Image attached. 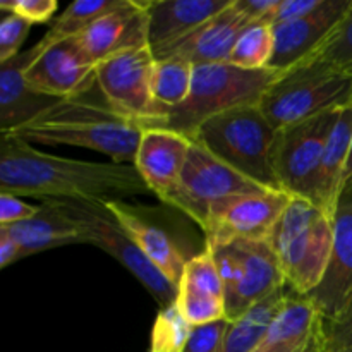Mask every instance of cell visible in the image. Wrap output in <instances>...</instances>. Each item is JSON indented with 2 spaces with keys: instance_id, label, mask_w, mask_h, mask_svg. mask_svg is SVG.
Masks as SVG:
<instances>
[{
  "instance_id": "obj_19",
  "label": "cell",
  "mask_w": 352,
  "mask_h": 352,
  "mask_svg": "<svg viewBox=\"0 0 352 352\" xmlns=\"http://www.w3.org/2000/svg\"><path fill=\"white\" fill-rule=\"evenodd\" d=\"M78 40L95 65L120 52L150 47L146 2L124 0L117 9L95 21Z\"/></svg>"
},
{
  "instance_id": "obj_34",
  "label": "cell",
  "mask_w": 352,
  "mask_h": 352,
  "mask_svg": "<svg viewBox=\"0 0 352 352\" xmlns=\"http://www.w3.org/2000/svg\"><path fill=\"white\" fill-rule=\"evenodd\" d=\"M33 24L17 14H6L0 21V64L21 54L24 40Z\"/></svg>"
},
{
  "instance_id": "obj_20",
  "label": "cell",
  "mask_w": 352,
  "mask_h": 352,
  "mask_svg": "<svg viewBox=\"0 0 352 352\" xmlns=\"http://www.w3.org/2000/svg\"><path fill=\"white\" fill-rule=\"evenodd\" d=\"M41 45H33L10 60L0 64V131L10 133L43 116L60 100L50 98L31 89L24 71L41 54Z\"/></svg>"
},
{
  "instance_id": "obj_40",
  "label": "cell",
  "mask_w": 352,
  "mask_h": 352,
  "mask_svg": "<svg viewBox=\"0 0 352 352\" xmlns=\"http://www.w3.org/2000/svg\"><path fill=\"white\" fill-rule=\"evenodd\" d=\"M19 260H23L21 246L6 227H0V268L10 267Z\"/></svg>"
},
{
  "instance_id": "obj_23",
  "label": "cell",
  "mask_w": 352,
  "mask_h": 352,
  "mask_svg": "<svg viewBox=\"0 0 352 352\" xmlns=\"http://www.w3.org/2000/svg\"><path fill=\"white\" fill-rule=\"evenodd\" d=\"M0 227H6L10 236L17 241L23 251V258L69 244H88L81 229L48 201L41 203L33 219Z\"/></svg>"
},
{
  "instance_id": "obj_37",
  "label": "cell",
  "mask_w": 352,
  "mask_h": 352,
  "mask_svg": "<svg viewBox=\"0 0 352 352\" xmlns=\"http://www.w3.org/2000/svg\"><path fill=\"white\" fill-rule=\"evenodd\" d=\"M38 210L40 206L30 205L23 201L19 196L0 192V226H14V223L33 219Z\"/></svg>"
},
{
  "instance_id": "obj_12",
  "label": "cell",
  "mask_w": 352,
  "mask_h": 352,
  "mask_svg": "<svg viewBox=\"0 0 352 352\" xmlns=\"http://www.w3.org/2000/svg\"><path fill=\"white\" fill-rule=\"evenodd\" d=\"M41 54L24 71L31 89L50 98L72 100L81 98L82 93L93 88L96 65L78 38H67L48 47L41 45Z\"/></svg>"
},
{
  "instance_id": "obj_21",
  "label": "cell",
  "mask_w": 352,
  "mask_h": 352,
  "mask_svg": "<svg viewBox=\"0 0 352 352\" xmlns=\"http://www.w3.org/2000/svg\"><path fill=\"white\" fill-rule=\"evenodd\" d=\"M322 323L315 302L289 287L284 308L253 352H320Z\"/></svg>"
},
{
  "instance_id": "obj_28",
  "label": "cell",
  "mask_w": 352,
  "mask_h": 352,
  "mask_svg": "<svg viewBox=\"0 0 352 352\" xmlns=\"http://www.w3.org/2000/svg\"><path fill=\"white\" fill-rule=\"evenodd\" d=\"M274 52V26L268 23H251L237 38L229 62L250 71H261L270 67Z\"/></svg>"
},
{
  "instance_id": "obj_31",
  "label": "cell",
  "mask_w": 352,
  "mask_h": 352,
  "mask_svg": "<svg viewBox=\"0 0 352 352\" xmlns=\"http://www.w3.org/2000/svg\"><path fill=\"white\" fill-rule=\"evenodd\" d=\"M179 285H186V287H191L195 291L205 292V294L219 298L226 302L222 277H220L215 260H213L212 253L206 246L201 253L189 258Z\"/></svg>"
},
{
  "instance_id": "obj_26",
  "label": "cell",
  "mask_w": 352,
  "mask_h": 352,
  "mask_svg": "<svg viewBox=\"0 0 352 352\" xmlns=\"http://www.w3.org/2000/svg\"><path fill=\"white\" fill-rule=\"evenodd\" d=\"M192 74L195 65L186 58H155L153 96L164 112V117L167 110L182 105L188 100L192 86Z\"/></svg>"
},
{
  "instance_id": "obj_7",
  "label": "cell",
  "mask_w": 352,
  "mask_h": 352,
  "mask_svg": "<svg viewBox=\"0 0 352 352\" xmlns=\"http://www.w3.org/2000/svg\"><path fill=\"white\" fill-rule=\"evenodd\" d=\"M48 203L57 206L81 229L88 244L103 250L107 254L116 258L124 268H127L150 292L151 298L157 301L158 308L164 309L175 305L177 287L170 284L146 260V256L129 239V236L124 232L122 227L117 223V220L103 203L74 201V199H50Z\"/></svg>"
},
{
  "instance_id": "obj_36",
  "label": "cell",
  "mask_w": 352,
  "mask_h": 352,
  "mask_svg": "<svg viewBox=\"0 0 352 352\" xmlns=\"http://www.w3.org/2000/svg\"><path fill=\"white\" fill-rule=\"evenodd\" d=\"M0 9L6 14H17L31 24L47 23L57 10L55 0H2Z\"/></svg>"
},
{
  "instance_id": "obj_38",
  "label": "cell",
  "mask_w": 352,
  "mask_h": 352,
  "mask_svg": "<svg viewBox=\"0 0 352 352\" xmlns=\"http://www.w3.org/2000/svg\"><path fill=\"white\" fill-rule=\"evenodd\" d=\"M323 2L325 0H280L275 12L272 14L270 24L274 26V24L301 19L316 12L323 6Z\"/></svg>"
},
{
  "instance_id": "obj_1",
  "label": "cell",
  "mask_w": 352,
  "mask_h": 352,
  "mask_svg": "<svg viewBox=\"0 0 352 352\" xmlns=\"http://www.w3.org/2000/svg\"><path fill=\"white\" fill-rule=\"evenodd\" d=\"M0 192L95 203L151 195L134 165L48 155L9 133L0 143Z\"/></svg>"
},
{
  "instance_id": "obj_32",
  "label": "cell",
  "mask_w": 352,
  "mask_h": 352,
  "mask_svg": "<svg viewBox=\"0 0 352 352\" xmlns=\"http://www.w3.org/2000/svg\"><path fill=\"white\" fill-rule=\"evenodd\" d=\"M313 57V55H311ZM315 57L352 78V6L325 43L318 48Z\"/></svg>"
},
{
  "instance_id": "obj_22",
  "label": "cell",
  "mask_w": 352,
  "mask_h": 352,
  "mask_svg": "<svg viewBox=\"0 0 352 352\" xmlns=\"http://www.w3.org/2000/svg\"><path fill=\"white\" fill-rule=\"evenodd\" d=\"M230 2L232 0H148V45L155 50L186 36Z\"/></svg>"
},
{
  "instance_id": "obj_39",
  "label": "cell",
  "mask_w": 352,
  "mask_h": 352,
  "mask_svg": "<svg viewBox=\"0 0 352 352\" xmlns=\"http://www.w3.org/2000/svg\"><path fill=\"white\" fill-rule=\"evenodd\" d=\"M280 0H234V6L248 19V23H268Z\"/></svg>"
},
{
  "instance_id": "obj_17",
  "label": "cell",
  "mask_w": 352,
  "mask_h": 352,
  "mask_svg": "<svg viewBox=\"0 0 352 352\" xmlns=\"http://www.w3.org/2000/svg\"><path fill=\"white\" fill-rule=\"evenodd\" d=\"M239 250L243 272L236 289L226 298V318L234 322L248 309L267 299L285 284L277 254L268 241H234Z\"/></svg>"
},
{
  "instance_id": "obj_5",
  "label": "cell",
  "mask_w": 352,
  "mask_h": 352,
  "mask_svg": "<svg viewBox=\"0 0 352 352\" xmlns=\"http://www.w3.org/2000/svg\"><path fill=\"white\" fill-rule=\"evenodd\" d=\"M278 74L280 71L270 67L250 71L230 62L195 65L188 100L167 110L158 127L175 131L191 140L195 131L210 117L237 107L260 105L265 91Z\"/></svg>"
},
{
  "instance_id": "obj_14",
  "label": "cell",
  "mask_w": 352,
  "mask_h": 352,
  "mask_svg": "<svg viewBox=\"0 0 352 352\" xmlns=\"http://www.w3.org/2000/svg\"><path fill=\"white\" fill-rule=\"evenodd\" d=\"M248 24V19L234 6L232 0L230 6L210 17L206 23L199 24L186 36L155 48L153 55L155 58H186L192 65L229 62L234 45Z\"/></svg>"
},
{
  "instance_id": "obj_27",
  "label": "cell",
  "mask_w": 352,
  "mask_h": 352,
  "mask_svg": "<svg viewBox=\"0 0 352 352\" xmlns=\"http://www.w3.org/2000/svg\"><path fill=\"white\" fill-rule=\"evenodd\" d=\"M124 0H78L72 2L64 12L55 17L47 33L41 36L40 43L43 47L54 45L67 38H78L85 33L95 21L122 3Z\"/></svg>"
},
{
  "instance_id": "obj_3",
  "label": "cell",
  "mask_w": 352,
  "mask_h": 352,
  "mask_svg": "<svg viewBox=\"0 0 352 352\" xmlns=\"http://www.w3.org/2000/svg\"><path fill=\"white\" fill-rule=\"evenodd\" d=\"M285 284L309 296L325 277L333 243V219L309 199L291 196L268 236Z\"/></svg>"
},
{
  "instance_id": "obj_30",
  "label": "cell",
  "mask_w": 352,
  "mask_h": 352,
  "mask_svg": "<svg viewBox=\"0 0 352 352\" xmlns=\"http://www.w3.org/2000/svg\"><path fill=\"white\" fill-rule=\"evenodd\" d=\"M177 305L179 311L192 327L206 325V323L219 322L226 318V302L219 298L195 291L186 285L177 287Z\"/></svg>"
},
{
  "instance_id": "obj_2",
  "label": "cell",
  "mask_w": 352,
  "mask_h": 352,
  "mask_svg": "<svg viewBox=\"0 0 352 352\" xmlns=\"http://www.w3.org/2000/svg\"><path fill=\"white\" fill-rule=\"evenodd\" d=\"M28 144L88 148L116 164L134 165L143 127L117 116L109 107L82 98L60 100L38 119L10 131Z\"/></svg>"
},
{
  "instance_id": "obj_25",
  "label": "cell",
  "mask_w": 352,
  "mask_h": 352,
  "mask_svg": "<svg viewBox=\"0 0 352 352\" xmlns=\"http://www.w3.org/2000/svg\"><path fill=\"white\" fill-rule=\"evenodd\" d=\"M289 285H284L267 299L248 309L243 316L229 323L222 352H253L267 333L275 316L284 308Z\"/></svg>"
},
{
  "instance_id": "obj_10",
  "label": "cell",
  "mask_w": 352,
  "mask_h": 352,
  "mask_svg": "<svg viewBox=\"0 0 352 352\" xmlns=\"http://www.w3.org/2000/svg\"><path fill=\"white\" fill-rule=\"evenodd\" d=\"M260 191H265V188L223 164L201 144L191 141L181 179L165 203L186 213L203 230L215 203L230 196Z\"/></svg>"
},
{
  "instance_id": "obj_41",
  "label": "cell",
  "mask_w": 352,
  "mask_h": 352,
  "mask_svg": "<svg viewBox=\"0 0 352 352\" xmlns=\"http://www.w3.org/2000/svg\"><path fill=\"white\" fill-rule=\"evenodd\" d=\"M344 192H352V146H351V155H349V164H347L346 170V179H344Z\"/></svg>"
},
{
  "instance_id": "obj_11",
  "label": "cell",
  "mask_w": 352,
  "mask_h": 352,
  "mask_svg": "<svg viewBox=\"0 0 352 352\" xmlns=\"http://www.w3.org/2000/svg\"><path fill=\"white\" fill-rule=\"evenodd\" d=\"M289 201L291 195L287 192L265 189L215 203L203 229L206 246L234 241H267Z\"/></svg>"
},
{
  "instance_id": "obj_8",
  "label": "cell",
  "mask_w": 352,
  "mask_h": 352,
  "mask_svg": "<svg viewBox=\"0 0 352 352\" xmlns=\"http://www.w3.org/2000/svg\"><path fill=\"white\" fill-rule=\"evenodd\" d=\"M153 67L151 47L120 52L95 67L96 85L107 107L143 129L157 127L164 119L153 96Z\"/></svg>"
},
{
  "instance_id": "obj_33",
  "label": "cell",
  "mask_w": 352,
  "mask_h": 352,
  "mask_svg": "<svg viewBox=\"0 0 352 352\" xmlns=\"http://www.w3.org/2000/svg\"><path fill=\"white\" fill-rule=\"evenodd\" d=\"M320 352H352V299L332 318L323 316Z\"/></svg>"
},
{
  "instance_id": "obj_24",
  "label": "cell",
  "mask_w": 352,
  "mask_h": 352,
  "mask_svg": "<svg viewBox=\"0 0 352 352\" xmlns=\"http://www.w3.org/2000/svg\"><path fill=\"white\" fill-rule=\"evenodd\" d=\"M352 146V105L339 110L333 129L327 140L320 164L318 186L315 205L333 219L339 199L344 191L347 164Z\"/></svg>"
},
{
  "instance_id": "obj_6",
  "label": "cell",
  "mask_w": 352,
  "mask_h": 352,
  "mask_svg": "<svg viewBox=\"0 0 352 352\" xmlns=\"http://www.w3.org/2000/svg\"><path fill=\"white\" fill-rule=\"evenodd\" d=\"M352 105V78L318 57L282 71L260 102L275 129Z\"/></svg>"
},
{
  "instance_id": "obj_18",
  "label": "cell",
  "mask_w": 352,
  "mask_h": 352,
  "mask_svg": "<svg viewBox=\"0 0 352 352\" xmlns=\"http://www.w3.org/2000/svg\"><path fill=\"white\" fill-rule=\"evenodd\" d=\"M191 140L181 133L162 127L143 129L134 167L162 201L170 196L181 179Z\"/></svg>"
},
{
  "instance_id": "obj_15",
  "label": "cell",
  "mask_w": 352,
  "mask_h": 352,
  "mask_svg": "<svg viewBox=\"0 0 352 352\" xmlns=\"http://www.w3.org/2000/svg\"><path fill=\"white\" fill-rule=\"evenodd\" d=\"M325 318L352 299V192H344L333 213V243L322 284L308 296Z\"/></svg>"
},
{
  "instance_id": "obj_13",
  "label": "cell",
  "mask_w": 352,
  "mask_h": 352,
  "mask_svg": "<svg viewBox=\"0 0 352 352\" xmlns=\"http://www.w3.org/2000/svg\"><path fill=\"white\" fill-rule=\"evenodd\" d=\"M352 6V0H325L316 12L274 24L275 52L270 69L287 71L318 52Z\"/></svg>"
},
{
  "instance_id": "obj_29",
  "label": "cell",
  "mask_w": 352,
  "mask_h": 352,
  "mask_svg": "<svg viewBox=\"0 0 352 352\" xmlns=\"http://www.w3.org/2000/svg\"><path fill=\"white\" fill-rule=\"evenodd\" d=\"M192 325L182 316L177 305L158 311L150 336L148 352H184Z\"/></svg>"
},
{
  "instance_id": "obj_35",
  "label": "cell",
  "mask_w": 352,
  "mask_h": 352,
  "mask_svg": "<svg viewBox=\"0 0 352 352\" xmlns=\"http://www.w3.org/2000/svg\"><path fill=\"white\" fill-rule=\"evenodd\" d=\"M229 323V320L223 318L206 325L192 327L184 352H222Z\"/></svg>"
},
{
  "instance_id": "obj_9",
  "label": "cell",
  "mask_w": 352,
  "mask_h": 352,
  "mask_svg": "<svg viewBox=\"0 0 352 352\" xmlns=\"http://www.w3.org/2000/svg\"><path fill=\"white\" fill-rule=\"evenodd\" d=\"M339 110L277 129L272 164L282 191L315 203L320 164Z\"/></svg>"
},
{
  "instance_id": "obj_4",
  "label": "cell",
  "mask_w": 352,
  "mask_h": 352,
  "mask_svg": "<svg viewBox=\"0 0 352 352\" xmlns=\"http://www.w3.org/2000/svg\"><path fill=\"white\" fill-rule=\"evenodd\" d=\"M275 133L260 105H251L210 117L195 131L191 141L261 188L282 191L272 164Z\"/></svg>"
},
{
  "instance_id": "obj_16",
  "label": "cell",
  "mask_w": 352,
  "mask_h": 352,
  "mask_svg": "<svg viewBox=\"0 0 352 352\" xmlns=\"http://www.w3.org/2000/svg\"><path fill=\"white\" fill-rule=\"evenodd\" d=\"M103 205L112 213L129 239L140 248L146 260L170 284L179 287L189 258L184 256L174 237L164 227L143 215L138 206L129 205L124 199H110Z\"/></svg>"
}]
</instances>
